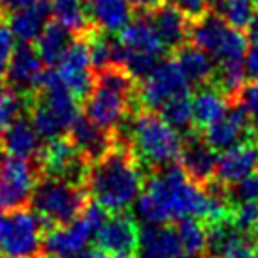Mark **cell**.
<instances>
[{"mask_svg": "<svg viewBox=\"0 0 258 258\" xmlns=\"http://www.w3.org/2000/svg\"><path fill=\"white\" fill-rule=\"evenodd\" d=\"M134 209L136 217L145 224H168L188 217L215 224L228 219L232 204L226 186L215 181L200 185L190 179L177 162L147 173Z\"/></svg>", "mask_w": 258, "mask_h": 258, "instance_id": "cell-1", "label": "cell"}, {"mask_svg": "<svg viewBox=\"0 0 258 258\" xmlns=\"http://www.w3.org/2000/svg\"><path fill=\"white\" fill-rule=\"evenodd\" d=\"M145 170L128 145L117 144L108 155L91 164L85 188L100 208L109 213L134 206L145 186Z\"/></svg>", "mask_w": 258, "mask_h": 258, "instance_id": "cell-2", "label": "cell"}, {"mask_svg": "<svg viewBox=\"0 0 258 258\" xmlns=\"http://www.w3.org/2000/svg\"><path fill=\"white\" fill-rule=\"evenodd\" d=\"M117 144L128 145L144 170L155 172L179 162L183 151V134L170 126L162 115L155 111H140L132 117L128 132Z\"/></svg>", "mask_w": 258, "mask_h": 258, "instance_id": "cell-3", "label": "cell"}, {"mask_svg": "<svg viewBox=\"0 0 258 258\" xmlns=\"http://www.w3.org/2000/svg\"><path fill=\"white\" fill-rule=\"evenodd\" d=\"M136 79L122 66H108L96 74V83L85 98V115L98 126L115 132L121 128L136 104Z\"/></svg>", "mask_w": 258, "mask_h": 258, "instance_id": "cell-4", "label": "cell"}, {"mask_svg": "<svg viewBox=\"0 0 258 258\" xmlns=\"http://www.w3.org/2000/svg\"><path fill=\"white\" fill-rule=\"evenodd\" d=\"M32 209L49 226L76 221L89 204V192L83 185L64 177L43 175L32 194Z\"/></svg>", "mask_w": 258, "mask_h": 258, "instance_id": "cell-5", "label": "cell"}, {"mask_svg": "<svg viewBox=\"0 0 258 258\" xmlns=\"http://www.w3.org/2000/svg\"><path fill=\"white\" fill-rule=\"evenodd\" d=\"M49 224L34 209L8 211L0 219V256L43 258V237Z\"/></svg>", "mask_w": 258, "mask_h": 258, "instance_id": "cell-6", "label": "cell"}, {"mask_svg": "<svg viewBox=\"0 0 258 258\" xmlns=\"http://www.w3.org/2000/svg\"><path fill=\"white\" fill-rule=\"evenodd\" d=\"M106 217V209L89 202L76 221L49 226L43 237V258H74L87 251Z\"/></svg>", "mask_w": 258, "mask_h": 258, "instance_id": "cell-7", "label": "cell"}, {"mask_svg": "<svg viewBox=\"0 0 258 258\" xmlns=\"http://www.w3.org/2000/svg\"><path fill=\"white\" fill-rule=\"evenodd\" d=\"M190 43L209 53L219 62L243 60L249 42L243 30L230 27L217 14H206L202 19L190 23Z\"/></svg>", "mask_w": 258, "mask_h": 258, "instance_id": "cell-8", "label": "cell"}, {"mask_svg": "<svg viewBox=\"0 0 258 258\" xmlns=\"http://www.w3.org/2000/svg\"><path fill=\"white\" fill-rule=\"evenodd\" d=\"M43 170L36 158L4 157L0 162V209L29 208Z\"/></svg>", "mask_w": 258, "mask_h": 258, "instance_id": "cell-9", "label": "cell"}, {"mask_svg": "<svg viewBox=\"0 0 258 258\" xmlns=\"http://www.w3.org/2000/svg\"><path fill=\"white\" fill-rule=\"evenodd\" d=\"M190 81L181 70L177 60H160L144 78L136 91V102L144 109L160 111V108L170 100L188 94Z\"/></svg>", "mask_w": 258, "mask_h": 258, "instance_id": "cell-10", "label": "cell"}, {"mask_svg": "<svg viewBox=\"0 0 258 258\" xmlns=\"http://www.w3.org/2000/svg\"><path fill=\"white\" fill-rule=\"evenodd\" d=\"M36 160L42 166L43 175L64 177V179L85 186L91 162L76 149L70 138L60 136L51 140L45 147H42Z\"/></svg>", "mask_w": 258, "mask_h": 258, "instance_id": "cell-11", "label": "cell"}, {"mask_svg": "<svg viewBox=\"0 0 258 258\" xmlns=\"http://www.w3.org/2000/svg\"><path fill=\"white\" fill-rule=\"evenodd\" d=\"M93 68L94 64L91 49H89V42L85 36H78L64 53V57L55 66V72H57L60 83L78 100H85L96 83Z\"/></svg>", "mask_w": 258, "mask_h": 258, "instance_id": "cell-12", "label": "cell"}, {"mask_svg": "<svg viewBox=\"0 0 258 258\" xmlns=\"http://www.w3.org/2000/svg\"><path fill=\"white\" fill-rule=\"evenodd\" d=\"M98 251L111 256H134L140 249V228L134 217L117 211L104 219L94 236Z\"/></svg>", "mask_w": 258, "mask_h": 258, "instance_id": "cell-13", "label": "cell"}, {"mask_svg": "<svg viewBox=\"0 0 258 258\" xmlns=\"http://www.w3.org/2000/svg\"><path fill=\"white\" fill-rule=\"evenodd\" d=\"M254 245L256 236L239 230L230 217L215 224H208L206 258H251Z\"/></svg>", "mask_w": 258, "mask_h": 258, "instance_id": "cell-14", "label": "cell"}, {"mask_svg": "<svg viewBox=\"0 0 258 258\" xmlns=\"http://www.w3.org/2000/svg\"><path fill=\"white\" fill-rule=\"evenodd\" d=\"M202 136L215 153H222L245 142L247 136H252L251 115L247 113V109L239 104V100L232 102L226 115L206 126Z\"/></svg>", "mask_w": 258, "mask_h": 258, "instance_id": "cell-15", "label": "cell"}, {"mask_svg": "<svg viewBox=\"0 0 258 258\" xmlns=\"http://www.w3.org/2000/svg\"><path fill=\"white\" fill-rule=\"evenodd\" d=\"M254 172H258V140H245L217 157L213 181L230 186Z\"/></svg>", "mask_w": 258, "mask_h": 258, "instance_id": "cell-16", "label": "cell"}, {"mask_svg": "<svg viewBox=\"0 0 258 258\" xmlns=\"http://www.w3.org/2000/svg\"><path fill=\"white\" fill-rule=\"evenodd\" d=\"M138 258H206L186 252L181 247L175 226L170 224H145L140 230Z\"/></svg>", "mask_w": 258, "mask_h": 258, "instance_id": "cell-17", "label": "cell"}, {"mask_svg": "<svg viewBox=\"0 0 258 258\" xmlns=\"http://www.w3.org/2000/svg\"><path fill=\"white\" fill-rule=\"evenodd\" d=\"M179 164L192 181L200 183V185H209L215 177V151L209 147L204 136L196 134L192 130L183 138Z\"/></svg>", "mask_w": 258, "mask_h": 258, "instance_id": "cell-18", "label": "cell"}, {"mask_svg": "<svg viewBox=\"0 0 258 258\" xmlns=\"http://www.w3.org/2000/svg\"><path fill=\"white\" fill-rule=\"evenodd\" d=\"M43 60L38 53L36 45L30 43H21L15 47L10 66H8L6 81L8 85L21 91V93L32 94L36 91L38 83L43 76Z\"/></svg>", "mask_w": 258, "mask_h": 258, "instance_id": "cell-19", "label": "cell"}, {"mask_svg": "<svg viewBox=\"0 0 258 258\" xmlns=\"http://www.w3.org/2000/svg\"><path fill=\"white\" fill-rule=\"evenodd\" d=\"M70 142L76 145V149L93 164L96 160H100L104 155H108L113 149L115 136L113 132L102 128L96 122H93L89 117H81L72 122V126L68 130Z\"/></svg>", "mask_w": 258, "mask_h": 258, "instance_id": "cell-20", "label": "cell"}, {"mask_svg": "<svg viewBox=\"0 0 258 258\" xmlns=\"http://www.w3.org/2000/svg\"><path fill=\"white\" fill-rule=\"evenodd\" d=\"M119 43L122 53H138V55H151V57L162 58L166 47L158 36L151 17H138L119 32Z\"/></svg>", "mask_w": 258, "mask_h": 258, "instance_id": "cell-21", "label": "cell"}, {"mask_svg": "<svg viewBox=\"0 0 258 258\" xmlns=\"http://www.w3.org/2000/svg\"><path fill=\"white\" fill-rule=\"evenodd\" d=\"M91 27L106 34H119L134 17L128 0H85Z\"/></svg>", "mask_w": 258, "mask_h": 258, "instance_id": "cell-22", "label": "cell"}, {"mask_svg": "<svg viewBox=\"0 0 258 258\" xmlns=\"http://www.w3.org/2000/svg\"><path fill=\"white\" fill-rule=\"evenodd\" d=\"M8 25L14 32V36L21 43L36 42L38 36L43 32V29L51 23V4L45 0L34 2L30 6L19 8L12 14H8Z\"/></svg>", "mask_w": 258, "mask_h": 258, "instance_id": "cell-23", "label": "cell"}, {"mask_svg": "<svg viewBox=\"0 0 258 258\" xmlns=\"http://www.w3.org/2000/svg\"><path fill=\"white\" fill-rule=\"evenodd\" d=\"M151 14V21L166 49L175 51L181 45H185L190 34V19H186V15L181 10H177L172 2H164Z\"/></svg>", "mask_w": 258, "mask_h": 258, "instance_id": "cell-24", "label": "cell"}, {"mask_svg": "<svg viewBox=\"0 0 258 258\" xmlns=\"http://www.w3.org/2000/svg\"><path fill=\"white\" fill-rule=\"evenodd\" d=\"M232 106L230 96L217 83H204L198 85V91L192 96V111H194V124L202 130L209 126L211 122L219 121L226 115V111Z\"/></svg>", "mask_w": 258, "mask_h": 258, "instance_id": "cell-25", "label": "cell"}, {"mask_svg": "<svg viewBox=\"0 0 258 258\" xmlns=\"http://www.w3.org/2000/svg\"><path fill=\"white\" fill-rule=\"evenodd\" d=\"M2 145L6 153L12 157L21 158H36L42 151V138L34 128V124L25 115L12 122L2 134H0Z\"/></svg>", "mask_w": 258, "mask_h": 258, "instance_id": "cell-26", "label": "cell"}, {"mask_svg": "<svg viewBox=\"0 0 258 258\" xmlns=\"http://www.w3.org/2000/svg\"><path fill=\"white\" fill-rule=\"evenodd\" d=\"M175 60L185 72L190 85H204L215 78L217 62L209 53L200 49L194 43H185L179 49H175Z\"/></svg>", "mask_w": 258, "mask_h": 258, "instance_id": "cell-27", "label": "cell"}, {"mask_svg": "<svg viewBox=\"0 0 258 258\" xmlns=\"http://www.w3.org/2000/svg\"><path fill=\"white\" fill-rule=\"evenodd\" d=\"M76 38L78 36L70 29H66L62 23L51 21L36 40V49L42 57L43 64L57 66L58 60L64 57V53Z\"/></svg>", "mask_w": 258, "mask_h": 258, "instance_id": "cell-28", "label": "cell"}, {"mask_svg": "<svg viewBox=\"0 0 258 258\" xmlns=\"http://www.w3.org/2000/svg\"><path fill=\"white\" fill-rule=\"evenodd\" d=\"M49 4L57 21L72 30L76 36H83L93 29L87 17L85 0H51Z\"/></svg>", "mask_w": 258, "mask_h": 258, "instance_id": "cell-29", "label": "cell"}, {"mask_svg": "<svg viewBox=\"0 0 258 258\" xmlns=\"http://www.w3.org/2000/svg\"><path fill=\"white\" fill-rule=\"evenodd\" d=\"M30 108V94L0 83V134Z\"/></svg>", "mask_w": 258, "mask_h": 258, "instance_id": "cell-30", "label": "cell"}, {"mask_svg": "<svg viewBox=\"0 0 258 258\" xmlns=\"http://www.w3.org/2000/svg\"><path fill=\"white\" fill-rule=\"evenodd\" d=\"M247 70H245L243 60H232V62H219L215 72V81L217 85L221 87L224 93L230 96V100L236 102L239 98L241 91L245 89L247 83Z\"/></svg>", "mask_w": 258, "mask_h": 258, "instance_id": "cell-31", "label": "cell"}, {"mask_svg": "<svg viewBox=\"0 0 258 258\" xmlns=\"http://www.w3.org/2000/svg\"><path fill=\"white\" fill-rule=\"evenodd\" d=\"M160 115L170 126L181 132V134H188L192 132L194 126V111H192V98L188 94L177 96L164 104L160 108Z\"/></svg>", "mask_w": 258, "mask_h": 258, "instance_id": "cell-32", "label": "cell"}, {"mask_svg": "<svg viewBox=\"0 0 258 258\" xmlns=\"http://www.w3.org/2000/svg\"><path fill=\"white\" fill-rule=\"evenodd\" d=\"M217 10L230 27L239 30H247L251 27L256 15V2L254 0H215Z\"/></svg>", "mask_w": 258, "mask_h": 258, "instance_id": "cell-33", "label": "cell"}, {"mask_svg": "<svg viewBox=\"0 0 258 258\" xmlns=\"http://www.w3.org/2000/svg\"><path fill=\"white\" fill-rule=\"evenodd\" d=\"M175 232L179 236L181 247L186 252L206 256V245H208V228L202 224L200 219H181L175 222Z\"/></svg>", "mask_w": 258, "mask_h": 258, "instance_id": "cell-34", "label": "cell"}, {"mask_svg": "<svg viewBox=\"0 0 258 258\" xmlns=\"http://www.w3.org/2000/svg\"><path fill=\"white\" fill-rule=\"evenodd\" d=\"M230 221L247 234H258V202H241L232 206Z\"/></svg>", "mask_w": 258, "mask_h": 258, "instance_id": "cell-35", "label": "cell"}, {"mask_svg": "<svg viewBox=\"0 0 258 258\" xmlns=\"http://www.w3.org/2000/svg\"><path fill=\"white\" fill-rule=\"evenodd\" d=\"M226 194L232 206L241 202H258V172L247 175L236 185L226 186Z\"/></svg>", "mask_w": 258, "mask_h": 258, "instance_id": "cell-36", "label": "cell"}, {"mask_svg": "<svg viewBox=\"0 0 258 258\" xmlns=\"http://www.w3.org/2000/svg\"><path fill=\"white\" fill-rule=\"evenodd\" d=\"M14 38V32L10 29L8 21L4 19V15H0V83L6 79L8 66H10L12 55L15 51Z\"/></svg>", "mask_w": 258, "mask_h": 258, "instance_id": "cell-37", "label": "cell"}, {"mask_svg": "<svg viewBox=\"0 0 258 258\" xmlns=\"http://www.w3.org/2000/svg\"><path fill=\"white\" fill-rule=\"evenodd\" d=\"M172 4L181 10L186 15V19H190V23L209 14V0H172Z\"/></svg>", "mask_w": 258, "mask_h": 258, "instance_id": "cell-38", "label": "cell"}, {"mask_svg": "<svg viewBox=\"0 0 258 258\" xmlns=\"http://www.w3.org/2000/svg\"><path fill=\"white\" fill-rule=\"evenodd\" d=\"M245 70H247V76L254 81H258V38L252 40V43L247 47V53H245Z\"/></svg>", "mask_w": 258, "mask_h": 258, "instance_id": "cell-39", "label": "cell"}, {"mask_svg": "<svg viewBox=\"0 0 258 258\" xmlns=\"http://www.w3.org/2000/svg\"><path fill=\"white\" fill-rule=\"evenodd\" d=\"M34 2H40V0H0V10H2V14L6 15L15 12V10H19V8L30 6Z\"/></svg>", "mask_w": 258, "mask_h": 258, "instance_id": "cell-40", "label": "cell"}, {"mask_svg": "<svg viewBox=\"0 0 258 258\" xmlns=\"http://www.w3.org/2000/svg\"><path fill=\"white\" fill-rule=\"evenodd\" d=\"M128 2L132 4L134 10H142V12L151 14V12H155L157 8L162 6L166 0H128Z\"/></svg>", "mask_w": 258, "mask_h": 258, "instance_id": "cell-41", "label": "cell"}, {"mask_svg": "<svg viewBox=\"0 0 258 258\" xmlns=\"http://www.w3.org/2000/svg\"><path fill=\"white\" fill-rule=\"evenodd\" d=\"M96 256V251H83L81 254H78V256H74V258H94Z\"/></svg>", "mask_w": 258, "mask_h": 258, "instance_id": "cell-42", "label": "cell"}, {"mask_svg": "<svg viewBox=\"0 0 258 258\" xmlns=\"http://www.w3.org/2000/svg\"><path fill=\"white\" fill-rule=\"evenodd\" d=\"M251 258H258V234H256V245H254V251H252Z\"/></svg>", "mask_w": 258, "mask_h": 258, "instance_id": "cell-43", "label": "cell"}, {"mask_svg": "<svg viewBox=\"0 0 258 258\" xmlns=\"http://www.w3.org/2000/svg\"><path fill=\"white\" fill-rule=\"evenodd\" d=\"M4 153H6V149H4V145H2V140H0V162H2V158H4Z\"/></svg>", "mask_w": 258, "mask_h": 258, "instance_id": "cell-44", "label": "cell"}, {"mask_svg": "<svg viewBox=\"0 0 258 258\" xmlns=\"http://www.w3.org/2000/svg\"><path fill=\"white\" fill-rule=\"evenodd\" d=\"M2 215H4V209H0V219H2Z\"/></svg>", "mask_w": 258, "mask_h": 258, "instance_id": "cell-45", "label": "cell"}, {"mask_svg": "<svg viewBox=\"0 0 258 258\" xmlns=\"http://www.w3.org/2000/svg\"><path fill=\"white\" fill-rule=\"evenodd\" d=\"M0 15H4V14H2V10H0Z\"/></svg>", "mask_w": 258, "mask_h": 258, "instance_id": "cell-46", "label": "cell"}, {"mask_svg": "<svg viewBox=\"0 0 258 258\" xmlns=\"http://www.w3.org/2000/svg\"><path fill=\"white\" fill-rule=\"evenodd\" d=\"M0 258H2V256H0Z\"/></svg>", "mask_w": 258, "mask_h": 258, "instance_id": "cell-47", "label": "cell"}]
</instances>
